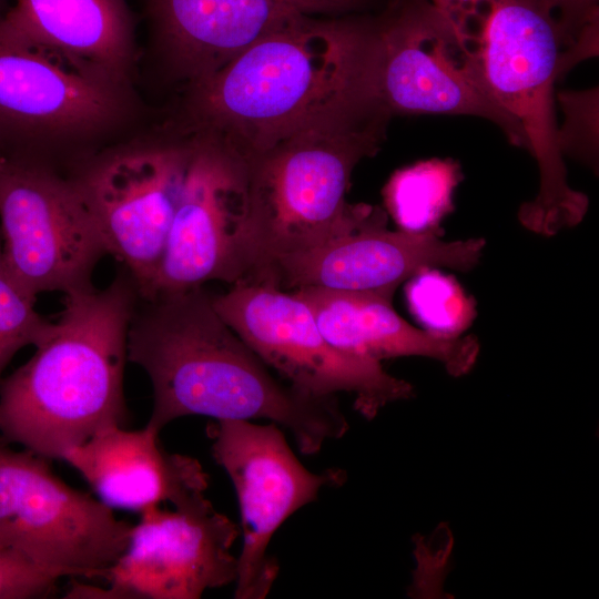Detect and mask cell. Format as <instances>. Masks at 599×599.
<instances>
[{
    "instance_id": "cell-16",
    "label": "cell",
    "mask_w": 599,
    "mask_h": 599,
    "mask_svg": "<svg viewBox=\"0 0 599 599\" xmlns=\"http://www.w3.org/2000/svg\"><path fill=\"white\" fill-rule=\"evenodd\" d=\"M156 49L185 88L302 14L370 13L388 0H139Z\"/></svg>"
},
{
    "instance_id": "cell-11",
    "label": "cell",
    "mask_w": 599,
    "mask_h": 599,
    "mask_svg": "<svg viewBox=\"0 0 599 599\" xmlns=\"http://www.w3.org/2000/svg\"><path fill=\"white\" fill-rule=\"evenodd\" d=\"M373 87L394 114L471 115L528 150L521 125L483 91L441 12L429 0H388L375 12Z\"/></svg>"
},
{
    "instance_id": "cell-7",
    "label": "cell",
    "mask_w": 599,
    "mask_h": 599,
    "mask_svg": "<svg viewBox=\"0 0 599 599\" xmlns=\"http://www.w3.org/2000/svg\"><path fill=\"white\" fill-rule=\"evenodd\" d=\"M48 460L0 439V546L58 579L102 578L132 525L62 481Z\"/></svg>"
},
{
    "instance_id": "cell-23",
    "label": "cell",
    "mask_w": 599,
    "mask_h": 599,
    "mask_svg": "<svg viewBox=\"0 0 599 599\" xmlns=\"http://www.w3.org/2000/svg\"><path fill=\"white\" fill-rule=\"evenodd\" d=\"M59 579L0 546V599H39L55 592Z\"/></svg>"
},
{
    "instance_id": "cell-17",
    "label": "cell",
    "mask_w": 599,
    "mask_h": 599,
    "mask_svg": "<svg viewBox=\"0 0 599 599\" xmlns=\"http://www.w3.org/2000/svg\"><path fill=\"white\" fill-rule=\"evenodd\" d=\"M159 434L146 425L109 427L61 459L111 508L143 512L166 501L177 508L204 499L209 476L200 461L165 450Z\"/></svg>"
},
{
    "instance_id": "cell-13",
    "label": "cell",
    "mask_w": 599,
    "mask_h": 599,
    "mask_svg": "<svg viewBox=\"0 0 599 599\" xmlns=\"http://www.w3.org/2000/svg\"><path fill=\"white\" fill-rule=\"evenodd\" d=\"M211 454L232 480L241 511L243 545L237 557L234 598H265L278 573L267 547L282 524L314 501L324 487L344 481V471L306 469L277 424L221 419L206 427Z\"/></svg>"
},
{
    "instance_id": "cell-2",
    "label": "cell",
    "mask_w": 599,
    "mask_h": 599,
    "mask_svg": "<svg viewBox=\"0 0 599 599\" xmlns=\"http://www.w3.org/2000/svg\"><path fill=\"white\" fill-rule=\"evenodd\" d=\"M375 12L285 21L186 87L173 123L212 133L250 156L356 99L375 95Z\"/></svg>"
},
{
    "instance_id": "cell-8",
    "label": "cell",
    "mask_w": 599,
    "mask_h": 599,
    "mask_svg": "<svg viewBox=\"0 0 599 599\" xmlns=\"http://www.w3.org/2000/svg\"><path fill=\"white\" fill-rule=\"evenodd\" d=\"M213 304L255 354L298 390L318 397L353 394L355 409L368 419L413 396V386L379 362L332 345L294 293L264 282H241L213 295Z\"/></svg>"
},
{
    "instance_id": "cell-10",
    "label": "cell",
    "mask_w": 599,
    "mask_h": 599,
    "mask_svg": "<svg viewBox=\"0 0 599 599\" xmlns=\"http://www.w3.org/2000/svg\"><path fill=\"white\" fill-rule=\"evenodd\" d=\"M131 111L130 85L0 31V154L49 163L48 150L101 135Z\"/></svg>"
},
{
    "instance_id": "cell-14",
    "label": "cell",
    "mask_w": 599,
    "mask_h": 599,
    "mask_svg": "<svg viewBox=\"0 0 599 599\" xmlns=\"http://www.w3.org/2000/svg\"><path fill=\"white\" fill-rule=\"evenodd\" d=\"M240 527L206 498L173 511L153 507L132 525L128 545L103 575L108 588L74 585L70 598L199 599L236 579L231 554Z\"/></svg>"
},
{
    "instance_id": "cell-5",
    "label": "cell",
    "mask_w": 599,
    "mask_h": 599,
    "mask_svg": "<svg viewBox=\"0 0 599 599\" xmlns=\"http://www.w3.org/2000/svg\"><path fill=\"white\" fill-rule=\"evenodd\" d=\"M449 23L486 95L522 128L539 169L537 195L521 204L519 222L551 236L578 225L589 201L567 181L556 141L555 83L564 51L540 0H429Z\"/></svg>"
},
{
    "instance_id": "cell-22",
    "label": "cell",
    "mask_w": 599,
    "mask_h": 599,
    "mask_svg": "<svg viewBox=\"0 0 599 599\" xmlns=\"http://www.w3.org/2000/svg\"><path fill=\"white\" fill-rule=\"evenodd\" d=\"M564 122L557 126L556 141L562 156L569 155L596 165L598 158V88L564 90L556 94Z\"/></svg>"
},
{
    "instance_id": "cell-25",
    "label": "cell",
    "mask_w": 599,
    "mask_h": 599,
    "mask_svg": "<svg viewBox=\"0 0 599 599\" xmlns=\"http://www.w3.org/2000/svg\"><path fill=\"white\" fill-rule=\"evenodd\" d=\"M7 10V0H0V17H2Z\"/></svg>"
},
{
    "instance_id": "cell-20",
    "label": "cell",
    "mask_w": 599,
    "mask_h": 599,
    "mask_svg": "<svg viewBox=\"0 0 599 599\" xmlns=\"http://www.w3.org/2000/svg\"><path fill=\"white\" fill-rule=\"evenodd\" d=\"M461 179L451 159H430L396 171L384 187L389 213L406 231L435 229L453 209V192Z\"/></svg>"
},
{
    "instance_id": "cell-1",
    "label": "cell",
    "mask_w": 599,
    "mask_h": 599,
    "mask_svg": "<svg viewBox=\"0 0 599 599\" xmlns=\"http://www.w3.org/2000/svg\"><path fill=\"white\" fill-rule=\"evenodd\" d=\"M128 362L151 382L146 426L159 433L192 415L266 418L286 427L303 455H314L348 429L336 396H314L276 379L203 286L140 298L128 333Z\"/></svg>"
},
{
    "instance_id": "cell-12",
    "label": "cell",
    "mask_w": 599,
    "mask_h": 599,
    "mask_svg": "<svg viewBox=\"0 0 599 599\" xmlns=\"http://www.w3.org/2000/svg\"><path fill=\"white\" fill-rule=\"evenodd\" d=\"M187 131V130H186ZM192 133L190 158L166 248L148 300L251 275L246 156L207 132Z\"/></svg>"
},
{
    "instance_id": "cell-9",
    "label": "cell",
    "mask_w": 599,
    "mask_h": 599,
    "mask_svg": "<svg viewBox=\"0 0 599 599\" xmlns=\"http://www.w3.org/2000/svg\"><path fill=\"white\" fill-rule=\"evenodd\" d=\"M0 237L9 272L34 296L93 288L109 255L68 174L24 156L0 154Z\"/></svg>"
},
{
    "instance_id": "cell-21",
    "label": "cell",
    "mask_w": 599,
    "mask_h": 599,
    "mask_svg": "<svg viewBox=\"0 0 599 599\" xmlns=\"http://www.w3.org/2000/svg\"><path fill=\"white\" fill-rule=\"evenodd\" d=\"M35 300L9 272L0 237V382L13 356L28 345L35 347L52 328L53 322L35 311Z\"/></svg>"
},
{
    "instance_id": "cell-18",
    "label": "cell",
    "mask_w": 599,
    "mask_h": 599,
    "mask_svg": "<svg viewBox=\"0 0 599 599\" xmlns=\"http://www.w3.org/2000/svg\"><path fill=\"white\" fill-rule=\"evenodd\" d=\"M293 293L308 306L324 337L344 352L379 363L400 356L428 357L453 376L468 373L477 361L476 337L419 329L395 312L389 297L321 287Z\"/></svg>"
},
{
    "instance_id": "cell-19",
    "label": "cell",
    "mask_w": 599,
    "mask_h": 599,
    "mask_svg": "<svg viewBox=\"0 0 599 599\" xmlns=\"http://www.w3.org/2000/svg\"><path fill=\"white\" fill-rule=\"evenodd\" d=\"M0 31L130 85L134 21L125 0H17Z\"/></svg>"
},
{
    "instance_id": "cell-15",
    "label": "cell",
    "mask_w": 599,
    "mask_h": 599,
    "mask_svg": "<svg viewBox=\"0 0 599 599\" xmlns=\"http://www.w3.org/2000/svg\"><path fill=\"white\" fill-rule=\"evenodd\" d=\"M386 223L383 219L307 251L280 256L253 282L283 291L321 287L393 298L403 282L430 267L470 271L486 245L481 237L444 241L437 227L388 231Z\"/></svg>"
},
{
    "instance_id": "cell-6",
    "label": "cell",
    "mask_w": 599,
    "mask_h": 599,
    "mask_svg": "<svg viewBox=\"0 0 599 599\" xmlns=\"http://www.w3.org/2000/svg\"><path fill=\"white\" fill-rule=\"evenodd\" d=\"M192 133L159 134L93 152L67 173L109 252L146 298L164 256Z\"/></svg>"
},
{
    "instance_id": "cell-3",
    "label": "cell",
    "mask_w": 599,
    "mask_h": 599,
    "mask_svg": "<svg viewBox=\"0 0 599 599\" xmlns=\"http://www.w3.org/2000/svg\"><path fill=\"white\" fill-rule=\"evenodd\" d=\"M140 295L121 268L102 290L63 295L34 354L0 382V435L47 459L126 420L128 333Z\"/></svg>"
},
{
    "instance_id": "cell-4",
    "label": "cell",
    "mask_w": 599,
    "mask_h": 599,
    "mask_svg": "<svg viewBox=\"0 0 599 599\" xmlns=\"http://www.w3.org/2000/svg\"><path fill=\"white\" fill-rule=\"evenodd\" d=\"M392 113L375 97L356 99L246 156L248 242L254 281L275 258L301 253L386 219L349 204L355 166L384 143Z\"/></svg>"
},
{
    "instance_id": "cell-24",
    "label": "cell",
    "mask_w": 599,
    "mask_h": 599,
    "mask_svg": "<svg viewBox=\"0 0 599 599\" xmlns=\"http://www.w3.org/2000/svg\"><path fill=\"white\" fill-rule=\"evenodd\" d=\"M555 20L564 50L571 48L580 34L599 22V0H540Z\"/></svg>"
}]
</instances>
